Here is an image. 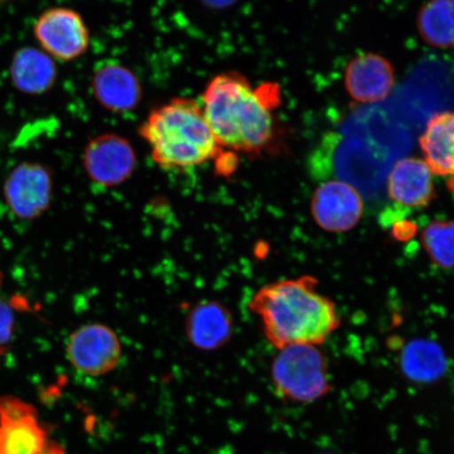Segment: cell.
<instances>
[{
    "instance_id": "1",
    "label": "cell",
    "mask_w": 454,
    "mask_h": 454,
    "mask_svg": "<svg viewBox=\"0 0 454 454\" xmlns=\"http://www.w3.org/2000/svg\"><path fill=\"white\" fill-rule=\"evenodd\" d=\"M280 104L279 87L254 88L237 72L218 74L207 85L202 109L221 149L257 156L269 151L277 137L274 111Z\"/></svg>"
},
{
    "instance_id": "2",
    "label": "cell",
    "mask_w": 454,
    "mask_h": 454,
    "mask_svg": "<svg viewBox=\"0 0 454 454\" xmlns=\"http://www.w3.org/2000/svg\"><path fill=\"white\" fill-rule=\"evenodd\" d=\"M317 283L311 276L272 282L249 301V309L278 350L291 345H320L339 328L336 304L317 291Z\"/></svg>"
},
{
    "instance_id": "3",
    "label": "cell",
    "mask_w": 454,
    "mask_h": 454,
    "mask_svg": "<svg viewBox=\"0 0 454 454\" xmlns=\"http://www.w3.org/2000/svg\"><path fill=\"white\" fill-rule=\"evenodd\" d=\"M139 135L157 166L174 172L200 167L223 151L201 104L186 98H174L151 111Z\"/></svg>"
},
{
    "instance_id": "4",
    "label": "cell",
    "mask_w": 454,
    "mask_h": 454,
    "mask_svg": "<svg viewBox=\"0 0 454 454\" xmlns=\"http://www.w3.org/2000/svg\"><path fill=\"white\" fill-rule=\"evenodd\" d=\"M270 374L278 395L299 404H310L333 390L325 356L315 345H291L280 349Z\"/></svg>"
},
{
    "instance_id": "5",
    "label": "cell",
    "mask_w": 454,
    "mask_h": 454,
    "mask_svg": "<svg viewBox=\"0 0 454 454\" xmlns=\"http://www.w3.org/2000/svg\"><path fill=\"white\" fill-rule=\"evenodd\" d=\"M0 454H66L49 440L35 408L15 396L0 397Z\"/></svg>"
},
{
    "instance_id": "6",
    "label": "cell",
    "mask_w": 454,
    "mask_h": 454,
    "mask_svg": "<svg viewBox=\"0 0 454 454\" xmlns=\"http://www.w3.org/2000/svg\"><path fill=\"white\" fill-rule=\"evenodd\" d=\"M82 162L85 173L94 184L111 189L132 177L137 157L126 137L107 133L89 141L84 147Z\"/></svg>"
},
{
    "instance_id": "7",
    "label": "cell",
    "mask_w": 454,
    "mask_h": 454,
    "mask_svg": "<svg viewBox=\"0 0 454 454\" xmlns=\"http://www.w3.org/2000/svg\"><path fill=\"white\" fill-rule=\"evenodd\" d=\"M34 34L43 51L59 61H72L87 52L90 31L77 11L52 8L39 16Z\"/></svg>"
},
{
    "instance_id": "8",
    "label": "cell",
    "mask_w": 454,
    "mask_h": 454,
    "mask_svg": "<svg viewBox=\"0 0 454 454\" xmlns=\"http://www.w3.org/2000/svg\"><path fill=\"white\" fill-rule=\"evenodd\" d=\"M67 356L78 372L88 376H104L121 362L122 346L112 328L92 323L71 334L67 343Z\"/></svg>"
},
{
    "instance_id": "9",
    "label": "cell",
    "mask_w": 454,
    "mask_h": 454,
    "mask_svg": "<svg viewBox=\"0 0 454 454\" xmlns=\"http://www.w3.org/2000/svg\"><path fill=\"white\" fill-rule=\"evenodd\" d=\"M312 218L322 230L344 232L353 230L364 213V201L356 186L342 180H329L314 192Z\"/></svg>"
},
{
    "instance_id": "10",
    "label": "cell",
    "mask_w": 454,
    "mask_h": 454,
    "mask_svg": "<svg viewBox=\"0 0 454 454\" xmlns=\"http://www.w3.org/2000/svg\"><path fill=\"white\" fill-rule=\"evenodd\" d=\"M53 180L50 170L39 163L24 162L8 176L4 186L5 201L16 217L32 220L50 207Z\"/></svg>"
},
{
    "instance_id": "11",
    "label": "cell",
    "mask_w": 454,
    "mask_h": 454,
    "mask_svg": "<svg viewBox=\"0 0 454 454\" xmlns=\"http://www.w3.org/2000/svg\"><path fill=\"white\" fill-rule=\"evenodd\" d=\"M90 87L98 104L112 113L134 111L142 99V87L138 77L117 60L99 62L95 67Z\"/></svg>"
},
{
    "instance_id": "12",
    "label": "cell",
    "mask_w": 454,
    "mask_h": 454,
    "mask_svg": "<svg viewBox=\"0 0 454 454\" xmlns=\"http://www.w3.org/2000/svg\"><path fill=\"white\" fill-rule=\"evenodd\" d=\"M394 66L385 57L364 53L346 67L345 88L351 98L361 104L382 101L395 87Z\"/></svg>"
},
{
    "instance_id": "13",
    "label": "cell",
    "mask_w": 454,
    "mask_h": 454,
    "mask_svg": "<svg viewBox=\"0 0 454 454\" xmlns=\"http://www.w3.org/2000/svg\"><path fill=\"white\" fill-rule=\"evenodd\" d=\"M433 176L427 163L422 159H401L388 175V196L403 207H428L435 197Z\"/></svg>"
},
{
    "instance_id": "14",
    "label": "cell",
    "mask_w": 454,
    "mask_h": 454,
    "mask_svg": "<svg viewBox=\"0 0 454 454\" xmlns=\"http://www.w3.org/2000/svg\"><path fill=\"white\" fill-rule=\"evenodd\" d=\"M234 320L231 311L215 301L198 303L187 314L185 333L195 348L215 350L229 342Z\"/></svg>"
},
{
    "instance_id": "15",
    "label": "cell",
    "mask_w": 454,
    "mask_h": 454,
    "mask_svg": "<svg viewBox=\"0 0 454 454\" xmlns=\"http://www.w3.org/2000/svg\"><path fill=\"white\" fill-rule=\"evenodd\" d=\"M10 76L20 92L42 95L53 88L57 67L52 57L44 51L26 47L16 51L11 61Z\"/></svg>"
},
{
    "instance_id": "16",
    "label": "cell",
    "mask_w": 454,
    "mask_h": 454,
    "mask_svg": "<svg viewBox=\"0 0 454 454\" xmlns=\"http://www.w3.org/2000/svg\"><path fill=\"white\" fill-rule=\"evenodd\" d=\"M425 162L434 175H454V112L435 114L419 138Z\"/></svg>"
},
{
    "instance_id": "17",
    "label": "cell",
    "mask_w": 454,
    "mask_h": 454,
    "mask_svg": "<svg viewBox=\"0 0 454 454\" xmlns=\"http://www.w3.org/2000/svg\"><path fill=\"white\" fill-rule=\"evenodd\" d=\"M447 356L438 343L431 340L414 339L403 348L400 368L407 380L417 384L428 385L445 376Z\"/></svg>"
},
{
    "instance_id": "18",
    "label": "cell",
    "mask_w": 454,
    "mask_h": 454,
    "mask_svg": "<svg viewBox=\"0 0 454 454\" xmlns=\"http://www.w3.org/2000/svg\"><path fill=\"white\" fill-rule=\"evenodd\" d=\"M418 30L426 43L446 49L454 44V0H428L418 15Z\"/></svg>"
},
{
    "instance_id": "19",
    "label": "cell",
    "mask_w": 454,
    "mask_h": 454,
    "mask_svg": "<svg viewBox=\"0 0 454 454\" xmlns=\"http://www.w3.org/2000/svg\"><path fill=\"white\" fill-rule=\"evenodd\" d=\"M423 247L441 269H454V220H435L422 231Z\"/></svg>"
},
{
    "instance_id": "20",
    "label": "cell",
    "mask_w": 454,
    "mask_h": 454,
    "mask_svg": "<svg viewBox=\"0 0 454 454\" xmlns=\"http://www.w3.org/2000/svg\"><path fill=\"white\" fill-rule=\"evenodd\" d=\"M14 315L9 304L0 301V348L7 345L12 336Z\"/></svg>"
},
{
    "instance_id": "21",
    "label": "cell",
    "mask_w": 454,
    "mask_h": 454,
    "mask_svg": "<svg viewBox=\"0 0 454 454\" xmlns=\"http://www.w3.org/2000/svg\"><path fill=\"white\" fill-rule=\"evenodd\" d=\"M201 2L207 5L208 8L224 9L231 7V5L236 4L238 0H201Z\"/></svg>"
},
{
    "instance_id": "22",
    "label": "cell",
    "mask_w": 454,
    "mask_h": 454,
    "mask_svg": "<svg viewBox=\"0 0 454 454\" xmlns=\"http://www.w3.org/2000/svg\"><path fill=\"white\" fill-rule=\"evenodd\" d=\"M325 454H333V453H325Z\"/></svg>"
}]
</instances>
